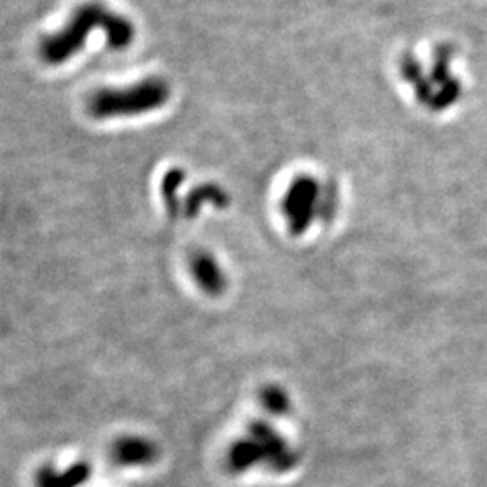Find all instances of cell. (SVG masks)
Returning <instances> with one entry per match:
<instances>
[{
    "label": "cell",
    "instance_id": "3957f363",
    "mask_svg": "<svg viewBox=\"0 0 487 487\" xmlns=\"http://www.w3.org/2000/svg\"><path fill=\"white\" fill-rule=\"evenodd\" d=\"M184 182V173L181 170H172L166 173L163 184H161V189H163V197L166 201V206L170 212H173L177 206H175V195H177V189L181 188V184Z\"/></svg>",
    "mask_w": 487,
    "mask_h": 487
},
{
    "label": "cell",
    "instance_id": "7a4b0ae2",
    "mask_svg": "<svg viewBox=\"0 0 487 487\" xmlns=\"http://www.w3.org/2000/svg\"><path fill=\"white\" fill-rule=\"evenodd\" d=\"M170 100V85L161 78H148L122 88H100L94 92L87 109L96 120L129 118L161 109Z\"/></svg>",
    "mask_w": 487,
    "mask_h": 487
},
{
    "label": "cell",
    "instance_id": "6da1fadb",
    "mask_svg": "<svg viewBox=\"0 0 487 487\" xmlns=\"http://www.w3.org/2000/svg\"><path fill=\"white\" fill-rule=\"evenodd\" d=\"M104 29L107 42L113 49H125L132 44L136 29L130 21L113 13L100 3H87L80 6L71 21L40 44V56L49 65L65 63L71 56L78 55L94 29Z\"/></svg>",
    "mask_w": 487,
    "mask_h": 487
}]
</instances>
